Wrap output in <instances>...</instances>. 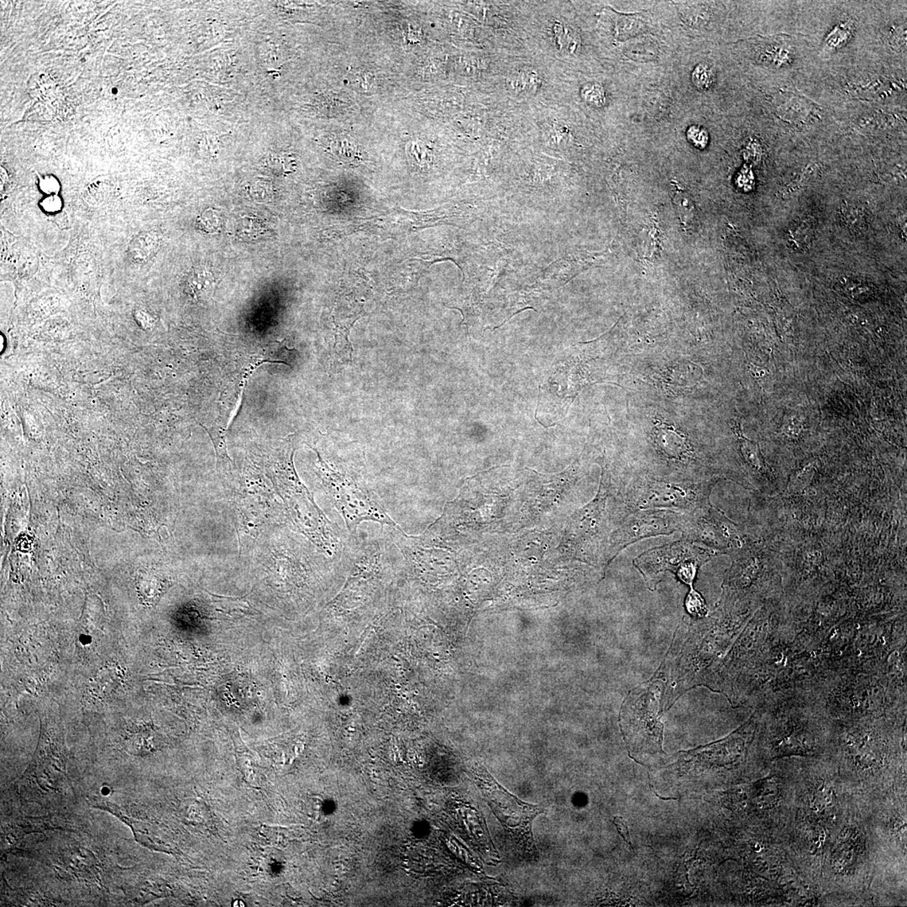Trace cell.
<instances>
[{"mask_svg":"<svg viewBox=\"0 0 907 907\" xmlns=\"http://www.w3.org/2000/svg\"><path fill=\"white\" fill-rule=\"evenodd\" d=\"M614 823L616 825L618 832H620V835L624 838L625 842L628 843L634 851L631 840H630L628 824H627L626 821L620 817H615Z\"/></svg>","mask_w":907,"mask_h":907,"instance_id":"21","label":"cell"},{"mask_svg":"<svg viewBox=\"0 0 907 907\" xmlns=\"http://www.w3.org/2000/svg\"><path fill=\"white\" fill-rule=\"evenodd\" d=\"M90 638V637H88V636H82L80 637V641L82 642V643H83V645H87V644H89V643H90L91 640H88L87 638Z\"/></svg>","mask_w":907,"mask_h":907,"instance_id":"24","label":"cell"},{"mask_svg":"<svg viewBox=\"0 0 907 907\" xmlns=\"http://www.w3.org/2000/svg\"><path fill=\"white\" fill-rule=\"evenodd\" d=\"M717 554L687 540L652 548L633 560L634 566L643 575L649 589L655 590L665 572H672L694 589L696 576L704 564Z\"/></svg>","mask_w":907,"mask_h":907,"instance_id":"4","label":"cell"},{"mask_svg":"<svg viewBox=\"0 0 907 907\" xmlns=\"http://www.w3.org/2000/svg\"><path fill=\"white\" fill-rule=\"evenodd\" d=\"M686 607L688 613L692 615L693 617L702 618L706 616L707 613L705 601H704L702 595L695 589H691L690 593L687 595Z\"/></svg>","mask_w":907,"mask_h":907,"instance_id":"17","label":"cell"},{"mask_svg":"<svg viewBox=\"0 0 907 907\" xmlns=\"http://www.w3.org/2000/svg\"><path fill=\"white\" fill-rule=\"evenodd\" d=\"M852 832H854V829H852L850 827H846L843 828V830L840 832V834L839 835V842L841 843H846L850 842L851 839V837L852 835Z\"/></svg>","mask_w":907,"mask_h":907,"instance_id":"22","label":"cell"},{"mask_svg":"<svg viewBox=\"0 0 907 907\" xmlns=\"http://www.w3.org/2000/svg\"><path fill=\"white\" fill-rule=\"evenodd\" d=\"M693 83L700 89H707L714 83V73L705 65H699L692 74Z\"/></svg>","mask_w":907,"mask_h":907,"instance_id":"18","label":"cell"},{"mask_svg":"<svg viewBox=\"0 0 907 907\" xmlns=\"http://www.w3.org/2000/svg\"><path fill=\"white\" fill-rule=\"evenodd\" d=\"M232 906H235V907H236V906L244 907V906H245V903H244L243 901H240V900H236V901H235L233 902Z\"/></svg>","mask_w":907,"mask_h":907,"instance_id":"25","label":"cell"},{"mask_svg":"<svg viewBox=\"0 0 907 907\" xmlns=\"http://www.w3.org/2000/svg\"><path fill=\"white\" fill-rule=\"evenodd\" d=\"M312 449L317 454L315 474L343 517L350 540L359 539L358 529L365 521L383 527L402 528L389 515L383 500L362 473L361 467L334 455L333 459L325 458L316 448Z\"/></svg>","mask_w":907,"mask_h":907,"instance_id":"1","label":"cell"},{"mask_svg":"<svg viewBox=\"0 0 907 907\" xmlns=\"http://www.w3.org/2000/svg\"><path fill=\"white\" fill-rule=\"evenodd\" d=\"M834 803V794L832 789L826 783L821 784L816 789L812 801V808L817 812L830 808Z\"/></svg>","mask_w":907,"mask_h":907,"instance_id":"15","label":"cell"},{"mask_svg":"<svg viewBox=\"0 0 907 907\" xmlns=\"http://www.w3.org/2000/svg\"><path fill=\"white\" fill-rule=\"evenodd\" d=\"M582 95L587 102L598 106H601L605 102L604 90L597 84L587 85L583 88Z\"/></svg>","mask_w":907,"mask_h":907,"instance_id":"19","label":"cell"},{"mask_svg":"<svg viewBox=\"0 0 907 907\" xmlns=\"http://www.w3.org/2000/svg\"><path fill=\"white\" fill-rule=\"evenodd\" d=\"M683 539L715 553L742 548L743 535L738 525L711 504L690 513Z\"/></svg>","mask_w":907,"mask_h":907,"instance_id":"6","label":"cell"},{"mask_svg":"<svg viewBox=\"0 0 907 907\" xmlns=\"http://www.w3.org/2000/svg\"><path fill=\"white\" fill-rule=\"evenodd\" d=\"M115 186L107 181H97L84 191V200L88 204L97 207L110 200L114 195Z\"/></svg>","mask_w":907,"mask_h":907,"instance_id":"13","label":"cell"},{"mask_svg":"<svg viewBox=\"0 0 907 907\" xmlns=\"http://www.w3.org/2000/svg\"><path fill=\"white\" fill-rule=\"evenodd\" d=\"M652 435L657 450L669 461L686 462L693 457L694 449L690 439L674 424L656 420Z\"/></svg>","mask_w":907,"mask_h":907,"instance_id":"10","label":"cell"},{"mask_svg":"<svg viewBox=\"0 0 907 907\" xmlns=\"http://www.w3.org/2000/svg\"><path fill=\"white\" fill-rule=\"evenodd\" d=\"M780 785L776 778H769L766 780L762 785L760 793L758 794L761 807L768 808L776 805L780 797Z\"/></svg>","mask_w":907,"mask_h":907,"instance_id":"16","label":"cell"},{"mask_svg":"<svg viewBox=\"0 0 907 907\" xmlns=\"http://www.w3.org/2000/svg\"><path fill=\"white\" fill-rule=\"evenodd\" d=\"M477 778L490 808L506 830L515 837L517 843L524 850L531 852V854L535 852L532 824L535 817L543 812L542 809L517 799L486 772L477 774Z\"/></svg>","mask_w":907,"mask_h":907,"instance_id":"5","label":"cell"},{"mask_svg":"<svg viewBox=\"0 0 907 907\" xmlns=\"http://www.w3.org/2000/svg\"><path fill=\"white\" fill-rule=\"evenodd\" d=\"M539 77L531 71L521 70L513 73L509 79V84L517 92H531L538 87Z\"/></svg>","mask_w":907,"mask_h":907,"instance_id":"14","label":"cell"},{"mask_svg":"<svg viewBox=\"0 0 907 907\" xmlns=\"http://www.w3.org/2000/svg\"><path fill=\"white\" fill-rule=\"evenodd\" d=\"M735 434L738 435L739 445H741V452L743 458L749 463L750 466L758 472H763L765 470L764 458H763L760 448L757 443L749 441L742 435L741 427H734Z\"/></svg>","mask_w":907,"mask_h":907,"instance_id":"12","label":"cell"},{"mask_svg":"<svg viewBox=\"0 0 907 907\" xmlns=\"http://www.w3.org/2000/svg\"><path fill=\"white\" fill-rule=\"evenodd\" d=\"M688 138L690 142L696 147L704 148L708 142V135L706 131L700 129L699 127H691L688 131Z\"/></svg>","mask_w":907,"mask_h":907,"instance_id":"20","label":"cell"},{"mask_svg":"<svg viewBox=\"0 0 907 907\" xmlns=\"http://www.w3.org/2000/svg\"><path fill=\"white\" fill-rule=\"evenodd\" d=\"M294 452V446H283L274 466L276 485L286 504L288 516L294 526L327 557L341 562L348 535L327 519L302 484L295 470Z\"/></svg>","mask_w":907,"mask_h":907,"instance_id":"2","label":"cell"},{"mask_svg":"<svg viewBox=\"0 0 907 907\" xmlns=\"http://www.w3.org/2000/svg\"><path fill=\"white\" fill-rule=\"evenodd\" d=\"M262 490H243L236 501L237 531L241 548L256 539L267 521L269 505Z\"/></svg>","mask_w":907,"mask_h":907,"instance_id":"9","label":"cell"},{"mask_svg":"<svg viewBox=\"0 0 907 907\" xmlns=\"http://www.w3.org/2000/svg\"><path fill=\"white\" fill-rule=\"evenodd\" d=\"M712 484L707 482H675L649 479L637 481L627 490L630 513L638 510H664L692 513L710 504Z\"/></svg>","mask_w":907,"mask_h":907,"instance_id":"3","label":"cell"},{"mask_svg":"<svg viewBox=\"0 0 907 907\" xmlns=\"http://www.w3.org/2000/svg\"><path fill=\"white\" fill-rule=\"evenodd\" d=\"M629 515L617 533V554L638 540L683 532L690 513L638 510Z\"/></svg>","mask_w":907,"mask_h":907,"instance_id":"7","label":"cell"},{"mask_svg":"<svg viewBox=\"0 0 907 907\" xmlns=\"http://www.w3.org/2000/svg\"><path fill=\"white\" fill-rule=\"evenodd\" d=\"M824 842H825V834H824V832H823V831H820V832H817V834L816 836H815V839H814V844H815V846H816L817 848H820V847H821V846H823Z\"/></svg>","mask_w":907,"mask_h":907,"instance_id":"23","label":"cell"},{"mask_svg":"<svg viewBox=\"0 0 907 907\" xmlns=\"http://www.w3.org/2000/svg\"><path fill=\"white\" fill-rule=\"evenodd\" d=\"M649 696L646 695V707L640 703L630 704L625 708L622 716V729L626 741L633 750H645L649 752H662L663 725L658 721L656 711L652 702L649 707Z\"/></svg>","mask_w":907,"mask_h":907,"instance_id":"8","label":"cell"},{"mask_svg":"<svg viewBox=\"0 0 907 907\" xmlns=\"http://www.w3.org/2000/svg\"><path fill=\"white\" fill-rule=\"evenodd\" d=\"M673 204L681 224L687 228L694 227L698 222V212L690 193L676 187L673 190Z\"/></svg>","mask_w":907,"mask_h":907,"instance_id":"11","label":"cell"}]
</instances>
